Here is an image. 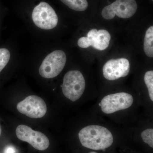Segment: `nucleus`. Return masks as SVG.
<instances>
[{"instance_id":"5","label":"nucleus","mask_w":153,"mask_h":153,"mask_svg":"<svg viewBox=\"0 0 153 153\" xmlns=\"http://www.w3.org/2000/svg\"><path fill=\"white\" fill-rule=\"evenodd\" d=\"M137 9L135 0H116L102 9V16L106 20L113 19L116 15L122 19H128L134 15Z\"/></svg>"},{"instance_id":"12","label":"nucleus","mask_w":153,"mask_h":153,"mask_svg":"<svg viewBox=\"0 0 153 153\" xmlns=\"http://www.w3.org/2000/svg\"><path fill=\"white\" fill-rule=\"evenodd\" d=\"M71 10L82 12L87 9L88 3L87 0H60Z\"/></svg>"},{"instance_id":"1","label":"nucleus","mask_w":153,"mask_h":153,"mask_svg":"<svg viewBox=\"0 0 153 153\" xmlns=\"http://www.w3.org/2000/svg\"><path fill=\"white\" fill-rule=\"evenodd\" d=\"M78 136L83 147L94 150L105 149L111 146L114 142L111 131L100 126H87L79 131Z\"/></svg>"},{"instance_id":"2","label":"nucleus","mask_w":153,"mask_h":153,"mask_svg":"<svg viewBox=\"0 0 153 153\" xmlns=\"http://www.w3.org/2000/svg\"><path fill=\"white\" fill-rule=\"evenodd\" d=\"M84 76L79 71H68L64 76L62 85L64 96L71 101L75 102L80 98L85 89Z\"/></svg>"},{"instance_id":"11","label":"nucleus","mask_w":153,"mask_h":153,"mask_svg":"<svg viewBox=\"0 0 153 153\" xmlns=\"http://www.w3.org/2000/svg\"><path fill=\"white\" fill-rule=\"evenodd\" d=\"M144 51L150 57H153V27H150L146 32L144 41Z\"/></svg>"},{"instance_id":"6","label":"nucleus","mask_w":153,"mask_h":153,"mask_svg":"<svg viewBox=\"0 0 153 153\" xmlns=\"http://www.w3.org/2000/svg\"><path fill=\"white\" fill-rule=\"evenodd\" d=\"M134 98L131 94L126 92H119L109 94L102 100L100 106L102 112L110 114L131 106Z\"/></svg>"},{"instance_id":"4","label":"nucleus","mask_w":153,"mask_h":153,"mask_svg":"<svg viewBox=\"0 0 153 153\" xmlns=\"http://www.w3.org/2000/svg\"><path fill=\"white\" fill-rule=\"evenodd\" d=\"M32 19L36 26L43 30L53 29L58 23V17L54 9L45 2H41L35 7Z\"/></svg>"},{"instance_id":"16","label":"nucleus","mask_w":153,"mask_h":153,"mask_svg":"<svg viewBox=\"0 0 153 153\" xmlns=\"http://www.w3.org/2000/svg\"><path fill=\"white\" fill-rule=\"evenodd\" d=\"M2 130H1V124H0V136L1 135V134Z\"/></svg>"},{"instance_id":"7","label":"nucleus","mask_w":153,"mask_h":153,"mask_svg":"<svg viewBox=\"0 0 153 153\" xmlns=\"http://www.w3.org/2000/svg\"><path fill=\"white\" fill-rule=\"evenodd\" d=\"M16 134L19 140L29 143L38 150L44 151L49 147L50 143L48 137L41 132L33 130L28 126H18Z\"/></svg>"},{"instance_id":"8","label":"nucleus","mask_w":153,"mask_h":153,"mask_svg":"<svg viewBox=\"0 0 153 153\" xmlns=\"http://www.w3.org/2000/svg\"><path fill=\"white\" fill-rule=\"evenodd\" d=\"M19 112L31 118H42L46 114L47 106L43 99L38 96L30 95L17 105Z\"/></svg>"},{"instance_id":"10","label":"nucleus","mask_w":153,"mask_h":153,"mask_svg":"<svg viewBox=\"0 0 153 153\" xmlns=\"http://www.w3.org/2000/svg\"><path fill=\"white\" fill-rule=\"evenodd\" d=\"M130 70L128 60L124 58L111 59L106 62L102 68L103 76L109 80H114L127 76Z\"/></svg>"},{"instance_id":"15","label":"nucleus","mask_w":153,"mask_h":153,"mask_svg":"<svg viewBox=\"0 0 153 153\" xmlns=\"http://www.w3.org/2000/svg\"><path fill=\"white\" fill-rule=\"evenodd\" d=\"M141 136L144 142L148 144L150 147L153 148V129L145 130L141 133Z\"/></svg>"},{"instance_id":"18","label":"nucleus","mask_w":153,"mask_h":153,"mask_svg":"<svg viewBox=\"0 0 153 153\" xmlns=\"http://www.w3.org/2000/svg\"><path fill=\"white\" fill-rule=\"evenodd\" d=\"M152 1H153V0H152Z\"/></svg>"},{"instance_id":"14","label":"nucleus","mask_w":153,"mask_h":153,"mask_svg":"<svg viewBox=\"0 0 153 153\" xmlns=\"http://www.w3.org/2000/svg\"><path fill=\"white\" fill-rule=\"evenodd\" d=\"M10 57V53L5 48L0 49V72L7 64Z\"/></svg>"},{"instance_id":"13","label":"nucleus","mask_w":153,"mask_h":153,"mask_svg":"<svg viewBox=\"0 0 153 153\" xmlns=\"http://www.w3.org/2000/svg\"><path fill=\"white\" fill-rule=\"evenodd\" d=\"M144 81L147 87L149 95L151 100L153 101V71H148L144 76Z\"/></svg>"},{"instance_id":"17","label":"nucleus","mask_w":153,"mask_h":153,"mask_svg":"<svg viewBox=\"0 0 153 153\" xmlns=\"http://www.w3.org/2000/svg\"><path fill=\"white\" fill-rule=\"evenodd\" d=\"M89 153H97L96 152H89Z\"/></svg>"},{"instance_id":"9","label":"nucleus","mask_w":153,"mask_h":153,"mask_svg":"<svg viewBox=\"0 0 153 153\" xmlns=\"http://www.w3.org/2000/svg\"><path fill=\"white\" fill-rule=\"evenodd\" d=\"M110 40L111 35L108 31L105 30L97 31L93 29L88 32L87 37L79 38L77 44L80 48H87L91 46L94 49L102 51L108 47Z\"/></svg>"},{"instance_id":"3","label":"nucleus","mask_w":153,"mask_h":153,"mask_svg":"<svg viewBox=\"0 0 153 153\" xmlns=\"http://www.w3.org/2000/svg\"><path fill=\"white\" fill-rule=\"evenodd\" d=\"M66 61L65 52L62 50L54 51L43 60L39 69V74L45 78H52L60 74Z\"/></svg>"}]
</instances>
